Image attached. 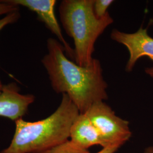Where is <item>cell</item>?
Returning a JSON list of instances; mask_svg holds the SVG:
<instances>
[{
    "instance_id": "1",
    "label": "cell",
    "mask_w": 153,
    "mask_h": 153,
    "mask_svg": "<svg viewBox=\"0 0 153 153\" xmlns=\"http://www.w3.org/2000/svg\"><path fill=\"white\" fill-rule=\"evenodd\" d=\"M48 53L42 60L51 85L57 93L66 94L80 114H85L94 103L108 99L107 83L100 62L94 59L86 66L71 61L63 45L55 39L47 40Z\"/></svg>"
},
{
    "instance_id": "2",
    "label": "cell",
    "mask_w": 153,
    "mask_h": 153,
    "mask_svg": "<svg viewBox=\"0 0 153 153\" xmlns=\"http://www.w3.org/2000/svg\"><path fill=\"white\" fill-rule=\"evenodd\" d=\"M80 112L66 94L46 119L29 122L19 119L10 145L0 153H43L69 140L71 126Z\"/></svg>"
},
{
    "instance_id": "3",
    "label": "cell",
    "mask_w": 153,
    "mask_h": 153,
    "mask_svg": "<svg viewBox=\"0 0 153 153\" xmlns=\"http://www.w3.org/2000/svg\"><path fill=\"white\" fill-rule=\"evenodd\" d=\"M94 0H64L59 7L61 22L66 33L73 39L75 61L86 66L94 60V45L114 19L108 13L98 19L95 16Z\"/></svg>"
},
{
    "instance_id": "4",
    "label": "cell",
    "mask_w": 153,
    "mask_h": 153,
    "mask_svg": "<svg viewBox=\"0 0 153 153\" xmlns=\"http://www.w3.org/2000/svg\"><path fill=\"white\" fill-rule=\"evenodd\" d=\"M85 114L108 145L122 146L131 136L129 121L117 116L104 101L94 103Z\"/></svg>"
},
{
    "instance_id": "5",
    "label": "cell",
    "mask_w": 153,
    "mask_h": 153,
    "mask_svg": "<svg viewBox=\"0 0 153 153\" xmlns=\"http://www.w3.org/2000/svg\"><path fill=\"white\" fill-rule=\"evenodd\" d=\"M111 38L125 45L129 52L126 71H131L137 61L142 57L146 56L153 61V38L149 35L146 28L141 26L137 32L131 33L114 29Z\"/></svg>"
},
{
    "instance_id": "6",
    "label": "cell",
    "mask_w": 153,
    "mask_h": 153,
    "mask_svg": "<svg viewBox=\"0 0 153 153\" xmlns=\"http://www.w3.org/2000/svg\"><path fill=\"white\" fill-rule=\"evenodd\" d=\"M3 2L14 5H21L34 11L39 19L44 22L49 30L56 36L64 47L66 55L75 60L74 49L71 48L62 35L60 25L55 14L56 0H5Z\"/></svg>"
},
{
    "instance_id": "7",
    "label": "cell",
    "mask_w": 153,
    "mask_h": 153,
    "mask_svg": "<svg viewBox=\"0 0 153 153\" xmlns=\"http://www.w3.org/2000/svg\"><path fill=\"white\" fill-rule=\"evenodd\" d=\"M19 91V88L14 83L3 86L0 95V116L16 121L26 114L35 97L31 94L22 95Z\"/></svg>"
},
{
    "instance_id": "8",
    "label": "cell",
    "mask_w": 153,
    "mask_h": 153,
    "mask_svg": "<svg viewBox=\"0 0 153 153\" xmlns=\"http://www.w3.org/2000/svg\"><path fill=\"white\" fill-rule=\"evenodd\" d=\"M70 138L71 141L85 149L94 145L103 148L109 146L85 114H79L74 121L71 126Z\"/></svg>"
},
{
    "instance_id": "9",
    "label": "cell",
    "mask_w": 153,
    "mask_h": 153,
    "mask_svg": "<svg viewBox=\"0 0 153 153\" xmlns=\"http://www.w3.org/2000/svg\"><path fill=\"white\" fill-rule=\"evenodd\" d=\"M43 153H90L88 149L81 148L69 140Z\"/></svg>"
},
{
    "instance_id": "10",
    "label": "cell",
    "mask_w": 153,
    "mask_h": 153,
    "mask_svg": "<svg viewBox=\"0 0 153 153\" xmlns=\"http://www.w3.org/2000/svg\"><path fill=\"white\" fill-rule=\"evenodd\" d=\"M113 2V0H94L93 10L97 18H103L108 13L107 9Z\"/></svg>"
},
{
    "instance_id": "11",
    "label": "cell",
    "mask_w": 153,
    "mask_h": 153,
    "mask_svg": "<svg viewBox=\"0 0 153 153\" xmlns=\"http://www.w3.org/2000/svg\"><path fill=\"white\" fill-rule=\"evenodd\" d=\"M19 17L18 11L6 15L4 18L0 19V31L7 25L11 24L16 21Z\"/></svg>"
},
{
    "instance_id": "12",
    "label": "cell",
    "mask_w": 153,
    "mask_h": 153,
    "mask_svg": "<svg viewBox=\"0 0 153 153\" xmlns=\"http://www.w3.org/2000/svg\"><path fill=\"white\" fill-rule=\"evenodd\" d=\"M18 11V6L0 1V16Z\"/></svg>"
},
{
    "instance_id": "13",
    "label": "cell",
    "mask_w": 153,
    "mask_h": 153,
    "mask_svg": "<svg viewBox=\"0 0 153 153\" xmlns=\"http://www.w3.org/2000/svg\"><path fill=\"white\" fill-rule=\"evenodd\" d=\"M121 146V145L119 144H112L107 147L103 148L101 150L96 153H115Z\"/></svg>"
},
{
    "instance_id": "14",
    "label": "cell",
    "mask_w": 153,
    "mask_h": 153,
    "mask_svg": "<svg viewBox=\"0 0 153 153\" xmlns=\"http://www.w3.org/2000/svg\"><path fill=\"white\" fill-rule=\"evenodd\" d=\"M146 73L153 78V68H148L145 69Z\"/></svg>"
},
{
    "instance_id": "15",
    "label": "cell",
    "mask_w": 153,
    "mask_h": 153,
    "mask_svg": "<svg viewBox=\"0 0 153 153\" xmlns=\"http://www.w3.org/2000/svg\"><path fill=\"white\" fill-rule=\"evenodd\" d=\"M144 153H153V147H149L145 149Z\"/></svg>"
},
{
    "instance_id": "16",
    "label": "cell",
    "mask_w": 153,
    "mask_h": 153,
    "mask_svg": "<svg viewBox=\"0 0 153 153\" xmlns=\"http://www.w3.org/2000/svg\"><path fill=\"white\" fill-rule=\"evenodd\" d=\"M3 86H4L2 85V83H1V81H0V95H1V94H2V92Z\"/></svg>"
}]
</instances>
